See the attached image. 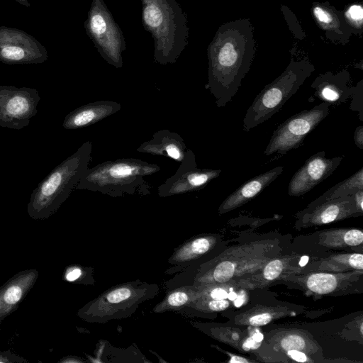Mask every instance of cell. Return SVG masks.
<instances>
[{"instance_id":"1","label":"cell","mask_w":363,"mask_h":363,"mask_svg":"<svg viewBox=\"0 0 363 363\" xmlns=\"http://www.w3.org/2000/svg\"><path fill=\"white\" fill-rule=\"evenodd\" d=\"M256 53L254 27L248 18L222 24L207 48L208 82L205 88L218 107L225 106L238 91Z\"/></svg>"},{"instance_id":"2","label":"cell","mask_w":363,"mask_h":363,"mask_svg":"<svg viewBox=\"0 0 363 363\" xmlns=\"http://www.w3.org/2000/svg\"><path fill=\"white\" fill-rule=\"evenodd\" d=\"M142 22L154 40V59L174 64L185 49L189 35L185 13L175 0H141Z\"/></svg>"},{"instance_id":"3","label":"cell","mask_w":363,"mask_h":363,"mask_svg":"<svg viewBox=\"0 0 363 363\" xmlns=\"http://www.w3.org/2000/svg\"><path fill=\"white\" fill-rule=\"evenodd\" d=\"M91 152V142L84 143L38 184L27 206L31 218H48L59 209L89 168Z\"/></svg>"},{"instance_id":"4","label":"cell","mask_w":363,"mask_h":363,"mask_svg":"<svg viewBox=\"0 0 363 363\" xmlns=\"http://www.w3.org/2000/svg\"><path fill=\"white\" fill-rule=\"evenodd\" d=\"M160 169L159 165L135 158L105 161L88 168L75 189L100 192L112 197L145 196L150 194V185L145 177Z\"/></svg>"},{"instance_id":"5","label":"cell","mask_w":363,"mask_h":363,"mask_svg":"<svg viewBox=\"0 0 363 363\" xmlns=\"http://www.w3.org/2000/svg\"><path fill=\"white\" fill-rule=\"evenodd\" d=\"M159 292L157 284L140 280L112 286L80 308L77 315L90 323H105L129 318Z\"/></svg>"},{"instance_id":"6","label":"cell","mask_w":363,"mask_h":363,"mask_svg":"<svg viewBox=\"0 0 363 363\" xmlns=\"http://www.w3.org/2000/svg\"><path fill=\"white\" fill-rule=\"evenodd\" d=\"M315 71L307 59H291L285 70L257 95L243 118V130L248 132L277 113Z\"/></svg>"},{"instance_id":"7","label":"cell","mask_w":363,"mask_h":363,"mask_svg":"<svg viewBox=\"0 0 363 363\" xmlns=\"http://www.w3.org/2000/svg\"><path fill=\"white\" fill-rule=\"evenodd\" d=\"M270 250L269 245L261 244L226 250L200 265L193 284H226L244 272L260 269L268 259L267 253Z\"/></svg>"},{"instance_id":"8","label":"cell","mask_w":363,"mask_h":363,"mask_svg":"<svg viewBox=\"0 0 363 363\" xmlns=\"http://www.w3.org/2000/svg\"><path fill=\"white\" fill-rule=\"evenodd\" d=\"M84 27L104 60L116 68L122 67L125 39L104 0H92Z\"/></svg>"},{"instance_id":"9","label":"cell","mask_w":363,"mask_h":363,"mask_svg":"<svg viewBox=\"0 0 363 363\" xmlns=\"http://www.w3.org/2000/svg\"><path fill=\"white\" fill-rule=\"evenodd\" d=\"M330 105L322 102L292 116L280 124L274 130L264 155H284L301 146L306 137L329 114Z\"/></svg>"},{"instance_id":"10","label":"cell","mask_w":363,"mask_h":363,"mask_svg":"<svg viewBox=\"0 0 363 363\" xmlns=\"http://www.w3.org/2000/svg\"><path fill=\"white\" fill-rule=\"evenodd\" d=\"M40 100L35 89L0 85V127L21 130L28 126Z\"/></svg>"},{"instance_id":"11","label":"cell","mask_w":363,"mask_h":363,"mask_svg":"<svg viewBox=\"0 0 363 363\" xmlns=\"http://www.w3.org/2000/svg\"><path fill=\"white\" fill-rule=\"evenodd\" d=\"M48 57L45 47L29 33L0 26V62L7 65L41 64Z\"/></svg>"},{"instance_id":"12","label":"cell","mask_w":363,"mask_h":363,"mask_svg":"<svg viewBox=\"0 0 363 363\" xmlns=\"http://www.w3.org/2000/svg\"><path fill=\"white\" fill-rule=\"evenodd\" d=\"M343 156L326 158L321 150L311 156L293 175L289 184L288 194L300 196L327 179L337 168Z\"/></svg>"},{"instance_id":"13","label":"cell","mask_w":363,"mask_h":363,"mask_svg":"<svg viewBox=\"0 0 363 363\" xmlns=\"http://www.w3.org/2000/svg\"><path fill=\"white\" fill-rule=\"evenodd\" d=\"M220 173V169L198 168L196 160L184 162L180 163L174 174L158 187L157 194L163 198L199 191Z\"/></svg>"},{"instance_id":"14","label":"cell","mask_w":363,"mask_h":363,"mask_svg":"<svg viewBox=\"0 0 363 363\" xmlns=\"http://www.w3.org/2000/svg\"><path fill=\"white\" fill-rule=\"evenodd\" d=\"M218 238L214 235H200L186 240L176 247L167 263L170 265L165 273L177 274L188 267L199 266L209 260L207 257L215 250Z\"/></svg>"},{"instance_id":"15","label":"cell","mask_w":363,"mask_h":363,"mask_svg":"<svg viewBox=\"0 0 363 363\" xmlns=\"http://www.w3.org/2000/svg\"><path fill=\"white\" fill-rule=\"evenodd\" d=\"M311 13L328 40L342 45L350 42L352 30L345 21L342 11L337 10L329 1L313 2Z\"/></svg>"},{"instance_id":"16","label":"cell","mask_w":363,"mask_h":363,"mask_svg":"<svg viewBox=\"0 0 363 363\" xmlns=\"http://www.w3.org/2000/svg\"><path fill=\"white\" fill-rule=\"evenodd\" d=\"M136 150L154 156L167 157L180 163L196 160L194 153L187 149L181 135L167 129L155 133L150 140L142 143Z\"/></svg>"},{"instance_id":"17","label":"cell","mask_w":363,"mask_h":363,"mask_svg":"<svg viewBox=\"0 0 363 363\" xmlns=\"http://www.w3.org/2000/svg\"><path fill=\"white\" fill-rule=\"evenodd\" d=\"M362 214L355 206L353 195L325 201L305 212H300L301 222L308 225H323Z\"/></svg>"},{"instance_id":"18","label":"cell","mask_w":363,"mask_h":363,"mask_svg":"<svg viewBox=\"0 0 363 363\" xmlns=\"http://www.w3.org/2000/svg\"><path fill=\"white\" fill-rule=\"evenodd\" d=\"M38 275L37 269L23 270L0 287V322L18 308L34 286Z\"/></svg>"},{"instance_id":"19","label":"cell","mask_w":363,"mask_h":363,"mask_svg":"<svg viewBox=\"0 0 363 363\" xmlns=\"http://www.w3.org/2000/svg\"><path fill=\"white\" fill-rule=\"evenodd\" d=\"M350 72L343 69L337 73L328 71L320 74L313 82V96L330 104H340L351 97L354 86L350 85Z\"/></svg>"},{"instance_id":"20","label":"cell","mask_w":363,"mask_h":363,"mask_svg":"<svg viewBox=\"0 0 363 363\" xmlns=\"http://www.w3.org/2000/svg\"><path fill=\"white\" fill-rule=\"evenodd\" d=\"M121 108V104L109 100L89 103L69 113L62 122V127L67 130L86 128L116 113Z\"/></svg>"},{"instance_id":"21","label":"cell","mask_w":363,"mask_h":363,"mask_svg":"<svg viewBox=\"0 0 363 363\" xmlns=\"http://www.w3.org/2000/svg\"><path fill=\"white\" fill-rule=\"evenodd\" d=\"M283 170L282 166L277 167L242 184L220 205L219 214L234 210L252 200L274 181Z\"/></svg>"},{"instance_id":"22","label":"cell","mask_w":363,"mask_h":363,"mask_svg":"<svg viewBox=\"0 0 363 363\" xmlns=\"http://www.w3.org/2000/svg\"><path fill=\"white\" fill-rule=\"evenodd\" d=\"M201 296V286L184 285L167 291L164 297L152 310L154 313L177 312Z\"/></svg>"},{"instance_id":"23","label":"cell","mask_w":363,"mask_h":363,"mask_svg":"<svg viewBox=\"0 0 363 363\" xmlns=\"http://www.w3.org/2000/svg\"><path fill=\"white\" fill-rule=\"evenodd\" d=\"M360 189H363V167H361L349 178L329 189L322 196L311 203L308 207L301 212L311 210L325 201L342 196L352 195Z\"/></svg>"},{"instance_id":"24","label":"cell","mask_w":363,"mask_h":363,"mask_svg":"<svg viewBox=\"0 0 363 363\" xmlns=\"http://www.w3.org/2000/svg\"><path fill=\"white\" fill-rule=\"evenodd\" d=\"M290 313L289 309L283 307H255L237 315L235 322L240 325L262 326Z\"/></svg>"},{"instance_id":"25","label":"cell","mask_w":363,"mask_h":363,"mask_svg":"<svg viewBox=\"0 0 363 363\" xmlns=\"http://www.w3.org/2000/svg\"><path fill=\"white\" fill-rule=\"evenodd\" d=\"M230 306L226 299H202L191 302L177 313L189 317H201L223 311Z\"/></svg>"},{"instance_id":"26","label":"cell","mask_w":363,"mask_h":363,"mask_svg":"<svg viewBox=\"0 0 363 363\" xmlns=\"http://www.w3.org/2000/svg\"><path fill=\"white\" fill-rule=\"evenodd\" d=\"M271 341L274 346L286 352L290 350L307 351L309 353L312 350L316 351V347H313L312 340L301 332H284L282 335H274Z\"/></svg>"},{"instance_id":"27","label":"cell","mask_w":363,"mask_h":363,"mask_svg":"<svg viewBox=\"0 0 363 363\" xmlns=\"http://www.w3.org/2000/svg\"><path fill=\"white\" fill-rule=\"evenodd\" d=\"M363 255L361 253L332 256L322 262L319 269L343 272L349 269L362 270Z\"/></svg>"},{"instance_id":"28","label":"cell","mask_w":363,"mask_h":363,"mask_svg":"<svg viewBox=\"0 0 363 363\" xmlns=\"http://www.w3.org/2000/svg\"><path fill=\"white\" fill-rule=\"evenodd\" d=\"M340 278L329 273H314L307 277L306 286L308 289L314 294L319 295L328 294L338 288V286L341 284Z\"/></svg>"},{"instance_id":"29","label":"cell","mask_w":363,"mask_h":363,"mask_svg":"<svg viewBox=\"0 0 363 363\" xmlns=\"http://www.w3.org/2000/svg\"><path fill=\"white\" fill-rule=\"evenodd\" d=\"M298 259L297 256L274 259L267 263L260 274H256V280H261V284L272 281L282 274L287 272L290 263Z\"/></svg>"},{"instance_id":"30","label":"cell","mask_w":363,"mask_h":363,"mask_svg":"<svg viewBox=\"0 0 363 363\" xmlns=\"http://www.w3.org/2000/svg\"><path fill=\"white\" fill-rule=\"evenodd\" d=\"M342 13L345 21L352 30V35L361 38L363 33L362 2L347 4Z\"/></svg>"},{"instance_id":"31","label":"cell","mask_w":363,"mask_h":363,"mask_svg":"<svg viewBox=\"0 0 363 363\" xmlns=\"http://www.w3.org/2000/svg\"><path fill=\"white\" fill-rule=\"evenodd\" d=\"M65 279L71 282L94 284L93 269L80 265L69 266L65 272Z\"/></svg>"},{"instance_id":"32","label":"cell","mask_w":363,"mask_h":363,"mask_svg":"<svg viewBox=\"0 0 363 363\" xmlns=\"http://www.w3.org/2000/svg\"><path fill=\"white\" fill-rule=\"evenodd\" d=\"M352 100L350 108L358 111L359 118L363 121V80H361L356 86L353 87L351 97Z\"/></svg>"},{"instance_id":"33","label":"cell","mask_w":363,"mask_h":363,"mask_svg":"<svg viewBox=\"0 0 363 363\" xmlns=\"http://www.w3.org/2000/svg\"><path fill=\"white\" fill-rule=\"evenodd\" d=\"M363 241L362 231L358 229H350L344 232L343 242L346 246H357Z\"/></svg>"},{"instance_id":"34","label":"cell","mask_w":363,"mask_h":363,"mask_svg":"<svg viewBox=\"0 0 363 363\" xmlns=\"http://www.w3.org/2000/svg\"><path fill=\"white\" fill-rule=\"evenodd\" d=\"M28 362L23 357L10 351L0 352V363H24Z\"/></svg>"},{"instance_id":"35","label":"cell","mask_w":363,"mask_h":363,"mask_svg":"<svg viewBox=\"0 0 363 363\" xmlns=\"http://www.w3.org/2000/svg\"><path fill=\"white\" fill-rule=\"evenodd\" d=\"M286 352H287V354L291 359H293L294 360H295L296 362H306L308 361V357L306 356V354L301 351L296 350H288Z\"/></svg>"},{"instance_id":"36","label":"cell","mask_w":363,"mask_h":363,"mask_svg":"<svg viewBox=\"0 0 363 363\" xmlns=\"http://www.w3.org/2000/svg\"><path fill=\"white\" fill-rule=\"evenodd\" d=\"M354 141L355 145L360 149L363 150V126L359 125L356 128L354 134Z\"/></svg>"},{"instance_id":"37","label":"cell","mask_w":363,"mask_h":363,"mask_svg":"<svg viewBox=\"0 0 363 363\" xmlns=\"http://www.w3.org/2000/svg\"><path fill=\"white\" fill-rule=\"evenodd\" d=\"M353 195L355 206L358 210L363 211V189L358 190Z\"/></svg>"},{"instance_id":"38","label":"cell","mask_w":363,"mask_h":363,"mask_svg":"<svg viewBox=\"0 0 363 363\" xmlns=\"http://www.w3.org/2000/svg\"><path fill=\"white\" fill-rule=\"evenodd\" d=\"M230 356V360L228 362L230 363H247L251 362L253 361H251L250 359H245L242 357L235 355L233 354L228 353Z\"/></svg>"},{"instance_id":"39","label":"cell","mask_w":363,"mask_h":363,"mask_svg":"<svg viewBox=\"0 0 363 363\" xmlns=\"http://www.w3.org/2000/svg\"><path fill=\"white\" fill-rule=\"evenodd\" d=\"M245 301V293L241 292L239 295L237 296L236 298L234 300V305L236 307H240Z\"/></svg>"},{"instance_id":"40","label":"cell","mask_w":363,"mask_h":363,"mask_svg":"<svg viewBox=\"0 0 363 363\" xmlns=\"http://www.w3.org/2000/svg\"><path fill=\"white\" fill-rule=\"evenodd\" d=\"M252 337L257 342H259L262 340L263 339V335L260 333H255L254 335H252Z\"/></svg>"},{"instance_id":"41","label":"cell","mask_w":363,"mask_h":363,"mask_svg":"<svg viewBox=\"0 0 363 363\" xmlns=\"http://www.w3.org/2000/svg\"><path fill=\"white\" fill-rule=\"evenodd\" d=\"M237 296H238V294L235 291L230 290V291L228 292V294L227 299H228L230 301H234L236 298Z\"/></svg>"},{"instance_id":"42","label":"cell","mask_w":363,"mask_h":363,"mask_svg":"<svg viewBox=\"0 0 363 363\" xmlns=\"http://www.w3.org/2000/svg\"><path fill=\"white\" fill-rule=\"evenodd\" d=\"M16 2L20 4L22 6H25L26 7H30V4L29 3L28 0H15Z\"/></svg>"}]
</instances>
